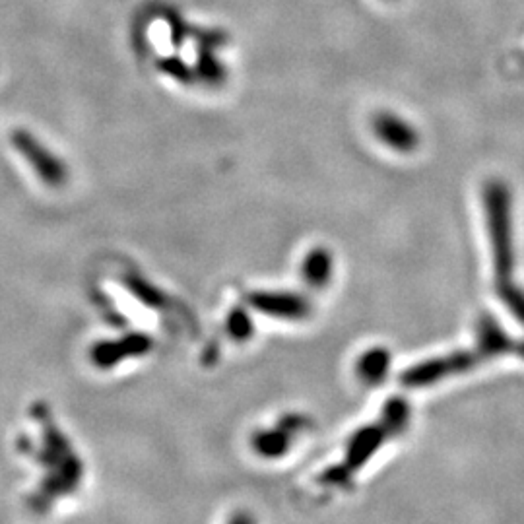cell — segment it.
Returning <instances> with one entry per match:
<instances>
[{
  "instance_id": "3",
  "label": "cell",
  "mask_w": 524,
  "mask_h": 524,
  "mask_svg": "<svg viewBox=\"0 0 524 524\" xmlns=\"http://www.w3.org/2000/svg\"><path fill=\"white\" fill-rule=\"evenodd\" d=\"M373 134L396 154H414L422 144L420 131L394 111H379L371 119Z\"/></svg>"
},
{
  "instance_id": "2",
  "label": "cell",
  "mask_w": 524,
  "mask_h": 524,
  "mask_svg": "<svg viewBox=\"0 0 524 524\" xmlns=\"http://www.w3.org/2000/svg\"><path fill=\"white\" fill-rule=\"evenodd\" d=\"M12 144L14 148L26 158L41 183L47 187L59 189L63 187L68 179V167L65 162L53 154L37 136L26 129H16L12 132Z\"/></svg>"
},
{
  "instance_id": "1",
  "label": "cell",
  "mask_w": 524,
  "mask_h": 524,
  "mask_svg": "<svg viewBox=\"0 0 524 524\" xmlns=\"http://www.w3.org/2000/svg\"><path fill=\"white\" fill-rule=\"evenodd\" d=\"M482 206L486 214V228L490 237L493 268L497 276V290L505 299L507 307L521 317L524 323V294L513 286V264H515V243H513V195L507 183L488 181L482 189Z\"/></svg>"
},
{
  "instance_id": "4",
  "label": "cell",
  "mask_w": 524,
  "mask_h": 524,
  "mask_svg": "<svg viewBox=\"0 0 524 524\" xmlns=\"http://www.w3.org/2000/svg\"><path fill=\"white\" fill-rule=\"evenodd\" d=\"M330 268H332V259H330L327 251H323V249L311 251L307 261L303 264L305 278L309 282H315V284L327 280L328 276H330Z\"/></svg>"
}]
</instances>
